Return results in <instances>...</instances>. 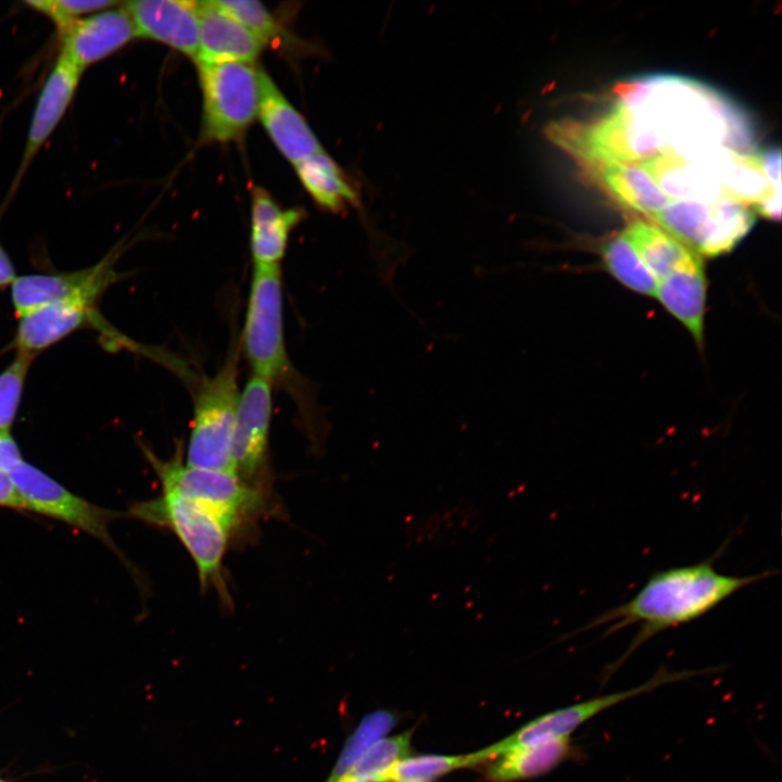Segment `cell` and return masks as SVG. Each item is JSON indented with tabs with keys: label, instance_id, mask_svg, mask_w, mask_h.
I'll return each mask as SVG.
<instances>
[{
	"label": "cell",
	"instance_id": "15",
	"mask_svg": "<svg viewBox=\"0 0 782 782\" xmlns=\"http://www.w3.org/2000/svg\"><path fill=\"white\" fill-rule=\"evenodd\" d=\"M135 36L129 14L118 5L85 16L62 31L60 54L83 73L122 49Z\"/></svg>",
	"mask_w": 782,
	"mask_h": 782
},
{
	"label": "cell",
	"instance_id": "26",
	"mask_svg": "<svg viewBox=\"0 0 782 782\" xmlns=\"http://www.w3.org/2000/svg\"><path fill=\"white\" fill-rule=\"evenodd\" d=\"M295 169L304 189L321 209L338 213L357 202L344 173L324 151L300 162Z\"/></svg>",
	"mask_w": 782,
	"mask_h": 782
},
{
	"label": "cell",
	"instance_id": "22",
	"mask_svg": "<svg viewBox=\"0 0 782 782\" xmlns=\"http://www.w3.org/2000/svg\"><path fill=\"white\" fill-rule=\"evenodd\" d=\"M576 756L570 737L515 748L487 761L484 773L492 782H515L548 773Z\"/></svg>",
	"mask_w": 782,
	"mask_h": 782
},
{
	"label": "cell",
	"instance_id": "17",
	"mask_svg": "<svg viewBox=\"0 0 782 782\" xmlns=\"http://www.w3.org/2000/svg\"><path fill=\"white\" fill-rule=\"evenodd\" d=\"M81 72L59 54L38 94L22 161L11 193L17 188L29 164L65 115L77 90Z\"/></svg>",
	"mask_w": 782,
	"mask_h": 782
},
{
	"label": "cell",
	"instance_id": "7",
	"mask_svg": "<svg viewBox=\"0 0 782 782\" xmlns=\"http://www.w3.org/2000/svg\"><path fill=\"white\" fill-rule=\"evenodd\" d=\"M203 94L202 139L240 138L257 116L258 70L241 62H198Z\"/></svg>",
	"mask_w": 782,
	"mask_h": 782
},
{
	"label": "cell",
	"instance_id": "1",
	"mask_svg": "<svg viewBox=\"0 0 782 782\" xmlns=\"http://www.w3.org/2000/svg\"><path fill=\"white\" fill-rule=\"evenodd\" d=\"M620 100L655 137L661 155L698 161L720 148L741 153L749 142L737 112L689 79L649 77L622 88Z\"/></svg>",
	"mask_w": 782,
	"mask_h": 782
},
{
	"label": "cell",
	"instance_id": "27",
	"mask_svg": "<svg viewBox=\"0 0 782 782\" xmlns=\"http://www.w3.org/2000/svg\"><path fill=\"white\" fill-rule=\"evenodd\" d=\"M602 254L610 274L622 285L635 292L655 295V277L622 234L606 242Z\"/></svg>",
	"mask_w": 782,
	"mask_h": 782
},
{
	"label": "cell",
	"instance_id": "3",
	"mask_svg": "<svg viewBox=\"0 0 782 782\" xmlns=\"http://www.w3.org/2000/svg\"><path fill=\"white\" fill-rule=\"evenodd\" d=\"M128 515L171 530L192 558L202 591L214 589L220 603L231 608L224 560L235 527L203 504L173 493L135 503Z\"/></svg>",
	"mask_w": 782,
	"mask_h": 782
},
{
	"label": "cell",
	"instance_id": "33",
	"mask_svg": "<svg viewBox=\"0 0 782 782\" xmlns=\"http://www.w3.org/2000/svg\"><path fill=\"white\" fill-rule=\"evenodd\" d=\"M25 4L50 18L61 34L78 20L122 3L110 0H40L26 1Z\"/></svg>",
	"mask_w": 782,
	"mask_h": 782
},
{
	"label": "cell",
	"instance_id": "9",
	"mask_svg": "<svg viewBox=\"0 0 782 782\" xmlns=\"http://www.w3.org/2000/svg\"><path fill=\"white\" fill-rule=\"evenodd\" d=\"M242 345L253 376L273 386L287 375L280 265H253Z\"/></svg>",
	"mask_w": 782,
	"mask_h": 782
},
{
	"label": "cell",
	"instance_id": "19",
	"mask_svg": "<svg viewBox=\"0 0 782 782\" xmlns=\"http://www.w3.org/2000/svg\"><path fill=\"white\" fill-rule=\"evenodd\" d=\"M263 42L215 1L199 2V51L197 62L252 64Z\"/></svg>",
	"mask_w": 782,
	"mask_h": 782
},
{
	"label": "cell",
	"instance_id": "32",
	"mask_svg": "<svg viewBox=\"0 0 782 782\" xmlns=\"http://www.w3.org/2000/svg\"><path fill=\"white\" fill-rule=\"evenodd\" d=\"M214 1L254 34L264 46L279 39L281 27L277 18L261 2L255 0Z\"/></svg>",
	"mask_w": 782,
	"mask_h": 782
},
{
	"label": "cell",
	"instance_id": "21",
	"mask_svg": "<svg viewBox=\"0 0 782 782\" xmlns=\"http://www.w3.org/2000/svg\"><path fill=\"white\" fill-rule=\"evenodd\" d=\"M640 165L672 200L711 202L728 195L717 176L703 161L658 155Z\"/></svg>",
	"mask_w": 782,
	"mask_h": 782
},
{
	"label": "cell",
	"instance_id": "29",
	"mask_svg": "<svg viewBox=\"0 0 782 782\" xmlns=\"http://www.w3.org/2000/svg\"><path fill=\"white\" fill-rule=\"evenodd\" d=\"M396 721V716L388 710H376L366 715L346 740L325 782H335L341 778L373 745L389 733Z\"/></svg>",
	"mask_w": 782,
	"mask_h": 782
},
{
	"label": "cell",
	"instance_id": "24",
	"mask_svg": "<svg viewBox=\"0 0 782 782\" xmlns=\"http://www.w3.org/2000/svg\"><path fill=\"white\" fill-rule=\"evenodd\" d=\"M591 169L620 203L647 216L672 201L640 164L605 162Z\"/></svg>",
	"mask_w": 782,
	"mask_h": 782
},
{
	"label": "cell",
	"instance_id": "11",
	"mask_svg": "<svg viewBox=\"0 0 782 782\" xmlns=\"http://www.w3.org/2000/svg\"><path fill=\"white\" fill-rule=\"evenodd\" d=\"M9 475L26 510L65 522L94 537L117 555H122L109 533V526L123 514L85 500L24 461L13 467Z\"/></svg>",
	"mask_w": 782,
	"mask_h": 782
},
{
	"label": "cell",
	"instance_id": "25",
	"mask_svg": "<svg viewBox=\"0 0 782 782\" xmlns=\"http://www.w3.org/2000/svg\"><path fill=\"white\" fill-rule=\"evenodd\" d=\"M622 236L635 249L657 285L673 272L701 258L667 231L645 222L632 223Z\"/></svg>",
	"mask_w": 782,
	"mask_h": 782
},
{
	"label": "cell",
	"instance_id": "23",
	"mask_svg": "<svg viewBox=\"0 0 782 782\" xmlns=\"http://www.w3.org/2000/svg\"><path fill=\"white\" fill-rule=\"evenodd\" d=\"M655 295L701 343L706 298L702 260L673 272L661 280L657 285Z\"/></svg>",
	"mask_w": 782,
	"mask_h": 782
},
{
	"label": "cell",
	"instance_id": "10",
	"mask_svg": "<svg viewBox=\"0 0 782 782\" xmlns=\"http://www.w3.org/2000/svg\"><path fill=\"white\" fill-rule=\"evenodd\" d=\"M705 672V670L669 672L661 669L646 682L632 689L601 695L541 715L505 739L477 751L476 756L479 762L483 764L515 748L570 737V734L581 726L622 702L649 693L661 685Z\"/></svg>",
	"mask_w": 782,
	"mask_h": 782
},
{
	"label": "cell",
	"instance_id": "12",
	"mask_svg": "<svg viewBox=\"0 0 782 782\" xmlns=\"http://www.w3.org/2000/svg\"><path fill=\"white\" fill-rule=\"evenodd\" d=\"M272 384L252 376L240 392L234 432L235 474L250 487L269 494V430Z\"/></svg>",
	"mask_w": 782,
	"mask_h": 782
},
{
	"label": "cell",
	"instance_id": "4",
	"mask_svg": "<svg viewBox=\"0 0 782 782\" xmlns=\"http://www.w3.org/2000/svg\"><path fill=\"white\" fill-rule=\"evenodd\" d=\"M546 135L589 168L605 162H644L661 154L657 140L621 100L593 122L551 123Z\"/></svg>",
	"mask_w": 782,
	"mask_h": 782
},
{
	"label": "cell",
	"instance_id": "16",
	"mask_svg": "<svg viewBox=\"0 0 782 782\" xmlns=\"http://www.w3.org/2000/svg\"><path fill=\"white\" fill-rule=\"evenodd\" d=\"M136 35L167 45L195 60L199 51V2L137 0L124 3Z\"/></svg>",
	"mask_w": 782,
	"mask_h": 782
},
{
	"label": "cell",
	"instance_id": "6",
	"mask_svg": "<svg viewBox=\"0 0 782 782\" xmlns=\"http://www.w3.org/2000/svg\"><path fill=\"white\" fill-rule=\"evenodd\" d=\"M239 398L238 353L234 350L197 392L186 465L235 472L232 432Z\"/></svg>",
	"mask_w": 782,
	"mask_h": 782
},
{
	"label": "cell",
	"instance_id": "8",
	"mask_svg": "<svg viewBox=\"0 0 782 782\" xmlns=\"http://www.w3.org/2000/svg\"><path fill=\"white\" fill-rule=\"evenodd\" d=\"M649 217L693 252L707 256L730 252L755 223L747 204L729 195L711 202L672 200Z\"/></svg>",
	"mask_w": 782,
	"mask_h": 782
},
{
	"label": "cell",
	"instance_id": "14",
	"mask_svg": "<svg viewBox=\"0 0 782 782\" xmlns=\"http://www.w3.org/2000/svg\"><path fill=\"white\" fill-rule=\"evenodd\" d=\"M17 318L13 341L16 353L31 357L86 327H93L106 337L113 331L99 315L97 303L83 299L46 304Z\"/></svg>",
	"mask_w": 782,
	"mask_h": 782
},
{
	"label": "cell",
	"instance_id": "31",
	"mask_svg": "<svg viewBox=\"0 0 782 782\" xmlns=\"http://www.w3.org/2000/svg\"><path fill=\"white\" fill-rule=\"evenodd\" d=\"M35 357L16 353L0 373V431H10L21 405L25 381Z\"/></svg>",
	"mask_w": 782,
	"mask_h": 782
},
{
	"label": "cell",
	"instance_id": "5",
	"mask_svg": "<svg viewBox=\"0 0 782 782\" xmlns=\"http://www.w3.org/2000/svg\"><path fill=\"white\" fill-rule=\"evenodd\" d=\"M139 445L162 485V492L205 505L229 521L238 532L267 506L269 494L250 487L235 472L188 466L182 463L180 451L163 459L142 442Z\"/></svg>",
	"mask_w": 782,
	"mask_h": 782
},
{
	"label": "cell",
	"instance_id": "35",
	"mask_svg": "<svg viewBox=\"0 0 782 782\" xmlns=\"http://www.w3.org/2000/svg\"><path fill=\"white\" fill-rule=\"evenodd\" d=\"M22 461L21 450L10 431H0V469L9 472Z\"/></svg>",
	"mask_w": 782,
	"mask_h": 782
},
{
	"label": "cell",
	"instance_id": "18",
	"mask_svg": "<svg viewBox=\"0 0 782 782\" xmlns=\"http://www.w3.org/2000/svg\"><path fill=\"white\" fill-rule=\"evenodd\" d=\"M257 116L281 154L294 166L324 151L305 118L289 102L273 79L258 70Z\"/></svg>",
	"mask_w": 782,
	"mask_h": 782
},
{
	"label": "cell",
	"instance_id": "38",
	"mask_svg": "<svg viewBox=\"0 0 782 782\" xmlns=\"http://www.w3.org/2000/svg\"><path fill=\"white\" fill-rule=\"evenodd\" d=\"M0 782H2V781L0 780Z\"/></svg>",
	"mask_w": 782,
	"mask_h": 782
},
{
	"label": "cell",
	"instance_id": "13",
	"mask_svg": "<svg viewBox=\"0 0 782 782\" xmlns=\"http://www.w3.org/2000/svg\"><path fill=\"white\" fill-rule=\"evenodd\" d=\"M115 260L116 251H113L87 268L16 276L10 287L16 316L66 299H83L98 304L104 292L121 277L114 267Z\"/></svg>",
	"mask_w": 782,
	"mask_h": 782
},
{
	"label": "cell",
	"instance_id": "36",
	"mask_svg": "<svg viewBox=\"0 0 782 782\" xmlns=\"http://www.w3.org/2000/svg\"><path fill=\"white\" fill-rule=\"evenodd\" d=\"M0 506L26 510L25 504L16 490L9 472L0 469Z\"/></svg>",
	"mask_w": 782,
	"mask_h": 782
},
{
	"label": "cell",
	"instance_id": "34",
	"mask_svg": "<svg viewBox=\"0 0 782 782\" xmlns=\"http://www.w3.org/2000/svg\"><path fill=\"white\" fill-rule=\"evenodd\" d=\"M759 166L768 182L781 189V152L779 148L767 149L757 154Z\"/></svg>",
	"mask_w": 782,
	"mask_h": 782
},
{
	"label": "cell",
	"instance_id": "2",
	"mask_svg": "<svg viewBox=\"0 0 782 782\" xmlns=\"http://www.w3.org/2000/svg\"><path fill=\"white\" fill-rule=\"evenodd\" d=\"M721 551L699 563L652 573L630 600L602 613L576 631L585 632L608 625L604 634L609 635L639 625L633 640L622 656L607 669L606 677L656 634L705 616L737 591L774 575L773 570L749 576L720 572L715 562Z\"/></svg>",
	"mask_w": 782,
	"mask_h": 782
},
{
	"label": "cell",
	"instance_id": "20",
	"mask_svg": "<svg viewBox=\"0 0 782 782\" xmlns=\"http://www.w3.org/2000/svg\"><path fill=\"white\" fill-rule=\"evenodd\" d=\"M301 210H285L261 187L252 193L251 254L253 265H280L290 231L302 219Z\"/></svg>",
	"mask_w": 782,
	"mask_h": 782
},
{
	"label": "cell",
	"instance_id": "37",
	"mask_svg": "<svg viewBox=\"0 0 782 782\" xmlns=\"http://www.w3.org/2000/svg\"><path fill=\"white\" fill-rule=\"evenodd\" d=\"M15 278L16 274L12 260L0 244V289L11 287Z\"/></svg>",
	"mask_w": 782,
	"mask_h": 782
},
{
	"label": "cell",
	"instance_id": "30",
	"mask_svg": "<svg viewBox=\"0 0 782 782\" xmlns=\"http://www.w3.org/2000/svg\"><path fill=\"white\" fill-rule=\"evenodd\" d=\"M475 766L467 755H419L396 761L380 782H430L453 770Z\"/></svg>",
	"mask_w": 782,
	"mask_h": 782
},
{
	"label": "cell",
	"instance_id": "28",
	"mask_svg": "<svg viewBox=\"0 0 782 782\" xmlns=\"http://www.w3.org/2000/svg\"><path fill=\"white\" fill-rule=\"evenodd\" d=\"M413 730L383 737L335 782H380L383 774L411 749Z\"/></svg>",
	"mask_w": 782,
	"mask_h": 782
}]
</instances>
